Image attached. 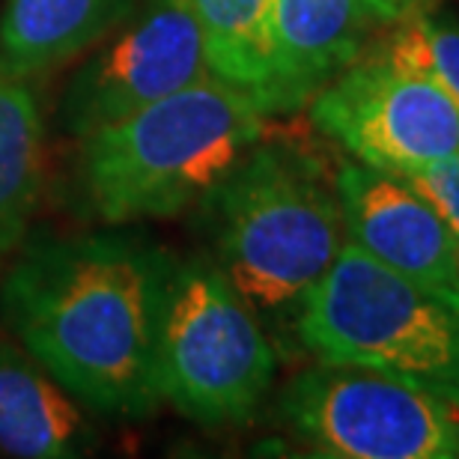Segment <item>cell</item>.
<instances>
[{
  "mask_svg": "<svg viewBox=\"0 0 459 459\" xmlns=\"http://www.w3.org/2000/svg\"><path fill=\"white\" fill-rule=\"evenodd\" d=\"M170 265L126 233L42 238L4 281L6 325L84 406L143 418L161 403L155 334Z\"/></svg>",
  "mask_w": 459,
  "mask_h": 459,
  "instance_id": "1",
  "label": "cell"
},
{
  "mask_svg": "<svg viewBox=\"0 0 459 459\" xmlns=\"http://www.w3.org/2000/svg\"><path fill=\"white\" fill-rule=\"evenodd\" d=\"M247 90L209 75L81 137V188L102 224L177 218L200 206L265 132Z\"/></svg>",
  "mask_w": 459,
  "mask_h": 459,
  "instance_id": "2",
  "label": "cell"
},
{
  "mask_svg": "<svg viewBox=\"0 0 459 459\" xmlns=\"http://www.w3.org/2000/svg\"><path fill=\"white\" fill-rule=\"evenodd\" d=\"M215 265L256 316L296 314L346 242L337 188L316 164L256 143L200 200Z\"/></svg>",
  "mask_w": 459,
  "mask_h": 459,
  "instance_id": "3",
  "label": "cell"
},
{
  "mask_svg": "<svg viewBox=\"0 0 459 459\" xmlns=\"http://www.w3.org/2000/svg\"><path fill=\"white\" fill-rule=\"evenodd\" d=\"M292 332L316 361L367 367L459 409V307L349 238L301 301Z\"/></svg>",
  "mask_w": 459,
  "mask_h": 459,
  "instance_id": "4",
  "label": "cell"
},
{
  "mask_svg": "<svg viewBox=\"0 0 459 459\" xmlns=\"http://www.w3.org/2000/svg\"><path fill=\"white\" fill-rule=\"evenodd\" d=\"M260 316L215 260H173L155 334V391L204 427L245 424L274 382Z\"/></svg>",
  "mask_w": 459,
  "mask_h": 459,
  "instance_id": "5",
  "label": "cell"
},
{
  "mask_svg": "<svg viewBox=\"0 0 459 459\" xmlns=\"http://www.w3.org/2000/svg\"><path fill=\"white\" fill-rule=\"evenodd\" d=\"M459 409L367 367L323 364L281 394V418L334 459H459Z\"/></svg>",
  "mask_w": 459,
  "mask_h": 459,
  "instance_id": "6",
  "label": "cell"
},
{
  "mask_svg": "<svg viewBox=\"0 0 459 459\" xmlns=\"http://www.w3.org/2000/svg\"><path fill=\"white\" fill-rule=\"evenodd\" d=\"M310 119L355 161L388 173L459 155V105L427 75L373 51L316 93Z\"/></svg>",
  "mask_w": 459,
  "mask_h": 459,
  "instance_id": "7",
  "label": "cell"
},
{
  "mask_svg": "<svg viewBox=\"0 0 459 459\" xmlns=\"http://www.w3.org/2000/svg\"><path fill=\"white\" fill-rule=\"evenodd\" d=\"M215 75L186 0H143L81 63L60 99V126L84 137Z\"/></svg>",
  "mask_w": 459,
  "mask_h": 459,
  "instance_id": "8",
  "label": "cell"
},
{
  "mask_svg": "<svg viewBox=\"0 0 459 459\" xmlns=\"http://www.w3.org/2000/svg\"><path fill=\"white\" fill-rule=\"evenodd\" d=\"M334 188L349 242L459 307V242L406 179L358 161L343 164Z\"/></svg>",
  "mask_w": 459,
  "mask_h": 459,
  "instance_id": "9",
  "label": "cell"
},
{
  "mask_svg": "<svg viewBox=\"0 0 459 459\" xmlns=\"http://www.w3.org/2000/svg\"><path fill=\"white\" fill-rule=\"evenodd\" d=\"M373 27L361 0H272L265 18V114L310 105L361 57Z\"/></svg>",
  "mask_w": 459,
  "mask_h": 459,
  "instance_id": "10",
  "label": "cell"
},
{
  "mask_svg": "<svg viewBox=\"0 0 459 459\" xmlns=\"http://www.w3.org/2000/svg\"><path fill=\"white\" fill-rule=\"evenodd\" d=\"M84 403L22 346L0 341V454L75 459L96 451Z\"/></svg>",
  "mask_w": 459,
  "mask_h": 459,
  "instance_id": "11",
  "label": "cell"
},
{
  "mask_svg": "<svg viewBox=\"0 0 459 459\" xmlns=\"http://www.w3.org/2000/svg\"><path fill=\"white\" fill-rule=\"evenodd\" d=\"M137 0H6L0 75L30 81L93 51Z\"/></svg>",
  "mask_w": 459,
  "mask_h": 459,
  "instance_id": "12",
  "label": "cell"
},
{
  "mask_svg": "<svg viewBox=\"0 0 459 459\" xmlns=\"http://www.w3.org/2000/svg\"><path fill=\"white\" fill-rule=\"evenodd\" d=\"M45 179L42 114L27 81L0 75V254L22 242Z\"/></svg>",
  "mask_w": 459,
  "mask_h": 459,
  "instance_id": "13",
  "label": "cell"
},
{
  "mask_svg": "<svg viewBox=\"0 0 459 459\" xmlns=\"http://www.w3.org/2000/svg\"><path fill=\"white\" fill-rule=\"evenodd\" d=\"M186 4L204 30L206 57L215 75L247 90L260 102L265 87V18L272 0H186Z\"/></svg>",
  "mask_w": 459,
  "mask_h": 459,
  "instance_id": "14",
  "label": "cell"
},
{
  "mask_svg": "<svg viewBox=\"0 0 459 459\" xmlns=\"http://www.w3.org/2000/svg\"><path fill=\"white\" fill-rule=\"evenodd\" d=\"M400 66L427 75L459 105V18L433 6L391 24L388 36L370 48Z\"/></svg>",
  "mask_w": 459,
  "mask_h": 459,
  "instance_id": "15",
  "label": "cell"
},
{
  "mask_svg": "<svg viewBox=\"0 0 459 459\" xmlns=\"http://www.w3.org/2000/svg\"><path fill=\"white\" fill-rule=\"evenodd\" d=\"M394 177L406 179L436 209L438 218L447 224V230H451L454 238L459 242V155L436 164H424V168L415 170L394 173Z\"/></svg>",
  "mask_w": 459,
  "mask_h": 459,
  "instance_id": "16",
  "label": "cell"
},
{
  "mask_svg": "<svg viewBox=\"0 0 459 459\" xmlns=\"http://www.w3.org/2000/svg\"><path fill=\"white\" fill-rule=\"evenodd\" d=\"M361 4L370 13L373 24H397L403 18L436 6L438 0H361Z\"/></svg>",
  "mask_w": 459,
  "mask_h": 459,
  "instance_id": "17",
  "label": "cell"
}]
</instances>
